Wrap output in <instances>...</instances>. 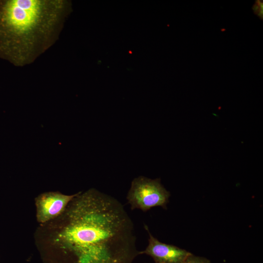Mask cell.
I'll return each instance as SVG.
<instances>
[{
  "label": "cell",
  "instance_id": "obj_1",
  "mask_svg": "<svg viewBox=\"0 0 263 263\" xmlns=\"http://www.w3.org/2000/svg\"><path fill=\"white\" fill-rule=\"evenodd\" d=\"M55 242L74 263H132L140 254L132 221L115 198L92 188L77 195L65 210Z\"/></svg>",
  "mask_w": 263,
  "mask_h": 263
},
{
  "label": "cell",
  "instance_id": "obj_4",
  "mask_svg": "<svg viewBox=\"0 0 263 263\" xmlns=\"http://www.w3.org/2000/svg\"><path fill=\"white\" fill-rule=\"evenodd\" d=\"M77 194L68 195L58 192H48L40 194L35 200L37 221L44 223L63 213Z\"/></svg>",
  "mask_w": 263,
  "mask_h": 263
},
{
  "label": "cell",
  "instance_id": "obj_5",
  "mask_svg": "<svg viewBox=\"0 0 263 263\" xmlns=\"http://www.w3.org/2000/svg\"><path fill=\"white\" fill-rule=\"evenodd\" d=\"M144 227L149 235V244L140 254L150 256L155 263H182L190 254L185 249L161 243L151 234L147 225Z\"/></svg>",
  "mask_w": 263,
  "mask_h": 263
},
{
  "label": "cell",
  "instance_id": "obj_3",
  "mask_svg": "<svg viewBox=\"0 0 263 263\" xmlns=\"http://www.w3.org/2000/svg\"><path fill=\"white\" fill-rule=\"evenodd\" d=\"M169 196L160 179L139 176L132 182L127 199L132 210L139 209L145 212L156 207L166 209Z\"/></svg>",
  "mask_w": 263,
  "mask_h": 263
},
{
  "label": "cell",
  "instance_id": "obj_6",
  "mask_svg": "<svg viewBox=\"0 0 263 263\" xmlns=\"http://www.w3.org/2000/svg\"><path fill=\"white\" fill-rule=\"evenodd\" d=\"M182 263H211V262L205 257L197 256L190 253Z\"/></svg>",
  "mask_w": 263,
  "mask_h": 263
},
{
  "label": "cell",
  "instance_id": "obj_2",
  "mask_svg": "<svg viewBox=\"0 0 263 263\" xmlns=\"http://www.w3.org/2000/svg\"><path fill=\"white\" fill-rule=\"evenodd\" d=\"M61 7L60 2L45 0H10L5 2L0 20L16 43L21 59L48 37L57 21Z\"/></svg>",
  "mask_w": 263,
  "mask_h": 263
}]
</instances>
